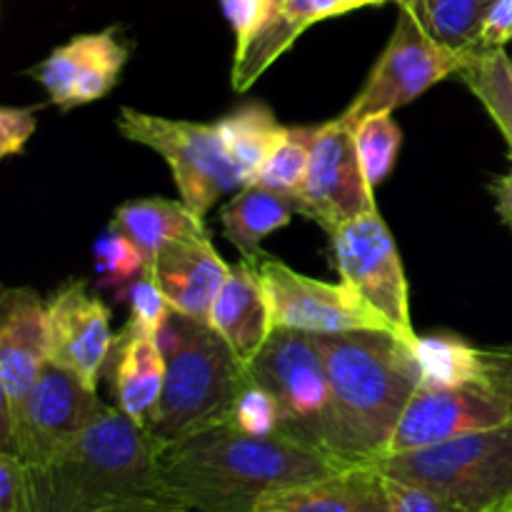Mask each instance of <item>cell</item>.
I'll use <instances>...</instances> for the list:
<instances>
[{"instance_id": "obj_1", "label": "cell", "mask_w": 512, "mask_h": 512, "mask_svg": "<svg viewBox=\"0 0 512 512\" xmlns=\"http://www.w3.org/2000/svg\"><path fill=\"white\" fill-rule=\"evenodd\" d=\"M165 493L193 512H250L265 493L343 470L338 460L285 435L255 438L228 423L158 448Z\"/></svg>"}, {"instance_id": "obj_2", "label": "cell", "mask_w": 512, "mask_h": 512, "mask_svg": "<svg viewBox=\"0 0 512 512\" xmlns=\"http://www.w3.org/2000/svg\"><path fill=\"white\" fill-rule=\"evenodd\" d=\"M330 380L328 453L345 468L388 455L395 428L423 383L415 343L393 330L315 335Z\"/></svg>"}, {"instance_id": "obj_3", "label": "cell", "mask_w": 512, "mask_h": 512, "mask_svg": "<svg viewBox=\"0 0 512 512\" xmlns=\"http://www.w3.org/2000/svg\"><path fill=\"white\" fill-rule=\"evenodd\" d=\"M30 512H155L180 508L165 493L158 445L108 405L55 458L28 465Z\"/></svg>"}, {"instance_id": "obj_4", "label": "cell", "mask_w": 512, "mask_h": 512, "mask_svg": "<svg viewBox=\"0 0 512 512\" xmlns=\"http://www.w3.org/2000/svg\"><path fill=\"white\" fill-rule=\"evenodd\" d=\"M165 383L145 430L158 448L228 423L248 365L210 323L173 313L160 333Z\"/></svg>"}, {"instance_id": "obj_5", "label": "cell", "mask_w": 512, "mask_h": 512, "mask_svg": "<svg viewBox=\"0 0 512 512\" xmlns=\"http://www.w3.org/2000/svg\"><path fill=\"white\" fill-rule=\"evenodd\" d=\"M373 468L425 485L463 512H505L512 508V420L433 448L385 455Z\"/></svg>"}, {"instance_id": "obj_6", "label": "cell", "mask_w": 512, "mask_h": 512, "mask_svg": "<svg viewBox=\"0 0 512 512\" xmlns=\"http://www.w3.org/2000/svg\"><path fill=\"white\" fill-rule=\"evenodd\" d=\"M245 365L248 378L263 385L278 403L280 435L330 455V380L315 335L275 328Z\"/></svg>"}, {"instance_id": "obj_7", "label": "cell", "mask_w": 512, "mask_h": 512, "mask_svg": "<svg viewBox=\"0 0 512 512\" xmlns=\"http://www.w3.org/2000/svg\"><path fill=\"white\" fill-rule=\"evenodd\" d=\"M118 130L123 138L155 150L168 163L180 200L198 218L205 220L223 195L238 193L245 185L215 123L173 120L125 105L118 113Z\"/></svg>"}, {"instance_id": "obj_8", "label": "cell", "mask_w": 512, "mask_h": 512, "mask_svg": "<svg viewBox=\"0 0 512 512\" xmlns=\"http://www.w3.org/2000/svg\"><path fill=\"white\" fill-rule=\"evenodd\" d=\"M108 408L98 388L50 360L18 405L0 408V453L43 465Z\"/></svg>"}, {"instance_id": "obj_9", "label": "cell", "mask_w": 512, "mask_h": 512, "mask_svg": "<svg viewBox=\"0 0 512 512\" xmlns=\"http://www.w3.org/2000/svg\"><path fill=\"white\" fill-rule=\"evenodd\" d=\"M333 263L343 283L360 295L365 305L393 333L415 343L418 333L410 323L408 280L393 233L380 210L340 225L333 235Z\"/></svg>"}, {"instance_id": "obj_10", "label": "cell", "mask_w": 512, "mask_h": 512, "mask_svg": "<svg viewBox=\"0 0 512 512\" xmlns=\"http://www.w3.org/2000/svg\"><path fill=\"white\" fill-rule=\"evenodd\" d=\"M458 70V55L430 40L410 10L400 5L398 23L383 55L373 65L353 103L338 118L353 128L370 113H393L400 105L413 103L440 80L458 75Z\"/></svg>"}, {"instance_id": "obj_11", "label": "cell", "mask_w": 512, "mask_h": 512, "mask_svg": "<svg viewBox=\"0 0 512 512\" xmlns=\"http://www.w3.org/2000/svg\"><path fill=\"white\" fill-rule=\"evenodd\" d=\"M512 420V398L490 380L463 385H423L415 390L390 440L388 455L433 448L475 430Z\"/></svg>"}, {"instance_id": "obj_12", "label": "cell", "mask_w": 512, "mask_h": 512, "mask_svg": "<svg viewBox=\"0 0 512 512\" xmlns=\"http://www.w3.org/2000/svg\"><path fill=\"white\" fill-rule=\"evenodd\" d=\"M298 210L323 225L328 235L378 210L375 188H370L360 165L353 128L340 118L318 125Z\"/></svg>"}, {"instance_id": "obj_13", "label": "cell", "mask_w": 512, "mask_h": 512, "mask_svg": "<svg viewBox=\"0 0 512 512\" xmlns=\"http://www.w3.org/2000/svg\"><path fill=\"white\" fill-rule=\"evenodd\" d=\"M258 270L268 290L275 328L300 330L308 335L390 330L345 283L308 278L273 258L260 260Z\"/></svg>"}, {"instance_id": "obj_14", "label": "cell", "mask_w": 512, "mask_h": 512, "mask_svg": "<svg viewBox=\"0 0 512 512\" xmlns=\"http://www.w3.org/2000/svg\"><path fill=\"white\" fill-rule=\"evenodd\" d=\"M50 360L98 388L100 370L115 345L110 310L73 280L50 298Z\"/></svg>"}, {"instance_id": "obj_15", "label": "cell", "mask_w": 512, "mask_h": 512, "mask_svg": "<svg viewBox=\"0 0 512 512\" xmlns=\"http://www.w3.org/2000/svg\"><path fill=\"white\" fill-rule=\"evenodd\" d=\"M0 313V395L10 408L50 363V310L30 288H8Z\"/></svg>"}, {"instance_id": "obj_16", "label": "cell", "mask_w": 512, "mask_h": 512, "mask_svg": "<svg viewBox=\"0 0 512 512\" xmlns=\"http://www.w3.org/2000/svg\"><path fill=\"white\" fill-rule=\"evenodd\" d=\"M150 275L168 298L173 313L210 323V313L230 275V265L215 250L208 233L170 243L158 255Z\"/></svg>"}, {"instance_id": "obj_17", "label": "cell", "mask_w": 512, "mask_h": 512, "mask_svg": "<svg viewBox=\"0 0 512 512\" xmlns=\"http://www.w3.org/2000/svg\"><path fill=\"white\" fill-rule=\"evenodd\" d=\"M250 512H390V508L383 473L373 465H353L270 490Z\"/></svg>"}, {"instance_id": "obj_18", "label": "cell", "mask_w": 512, "mask_h": 512, "mask_svg": "<svg viewBox=\"0 0 512 512\" xmlns=\"http://www.w3.org/2000/svg\"><path fill=\"white\" fill-rule=\"evenodd\" d=\"M210 325L225 338L243 363L260 353L275 330L273 308L253 260L230 265V275L210 313Z\"/></svg>"}, {"instance_id": "obj_19", "label": "cell", "mask_w": 512, "mask_h": 512, "mask_svg": "<svg viewBox=\"0 0 512 512\" xmlns=\"http://www.w3.org/2000/svg\"><path fill=\"white\" fill-rule=\"evenodd\" d=\"M335 15H345V0H285L243 48H235L233 88L245 93L300 38V33Z\"/></svg>"}, {"instance_id": "obj_20", "label": "cell", "mask_w": 512, "mask_h": 512, "mask_svg": "<svg viewBox=\"0 0 512 512\" xmlns=\"http://www.w3.org/2000/svg\"><path fill=\"white\" fill-rule=\"evenodd\" d=\"M113 353L110 385L115 408L145 428L165 383V353L160 340L125 325L115 338Z\"/></svg>"}, {"instance_id": "obj_21", "label": "cell", "mask_w": 512, "mask_h": 512, "mask_svg": "<svg viewBox=\"0 0 512 512\" xmlns=\"http://www.w3.org/2000/svg\"><path fill=\"white\" fill-rule=\"evenodd\" d=\"M110 223L140 250L148 270L170 243L205 233L203 218H198L183 200L165 198H140L123 203L115 210Z\"/></svg>"}, {"instance_id": "obj_22", "label": "cell", "mask_w": 512, "mask_h": 512, "mask_svg": "<svg viewBox=\"0 0 512 512\" xmlns=\"http://www.w3.org/2000/svg\"><path fill=\"white\" fill-rule=\"evenodd\" d=\"M298 210L293 198L258 183H248L230 198L220 210L223 235L245 255V260L258 258V248L268 235L285 228Z\"/></svg>"}, {"instance_id": "obj_23", "label": "cell", "mask_w": 512, "mask_h": 512, "mask_svg": "<svg viewBox=\"0 0 512 512\" xmlns=\"http://www.w3.org/2000/svg\"><path fill=\"white\" fill-rule=\"evenodd\" d=\"M230 160L243 175L245 185L253 183L273 150L285 135V125L275 120L265 103H245L215 123Z\"/></svg>"}, {"instance_id": "obj_24", "label": "cell", "mask_w": 512, "mask_h": 512, "mask_svg": "<svg viewBox=\"0 0 512 512\" xmlns=\"http://www.w3.org/2000/svg\"><path fill=\"white\" fill-rule=\"evenodd\" d=\"M423 33L458 58L480 48L488 0H400Z\"/></svg>"}, {"instance_id": "obj_25", "label": "cell", "mask_w": 512, "mask_h": 512, "mask_svg": "<svg viewBox=\"0 0 512 512\" xmlns=\"http://www.w3.org/2000/svg\"><path fill=\"white\" fill-rule=\"evenodd\" d=\"M458 75L485 105L512 150V65L505 48H478L463 55Z\"/></svg>"}, {"instance_id": "obj_26", "label": "cell", "mask_w": 512, "mask_h": 512, "mask_svg": "<svg viewBox=\"0 0 512 512\" xmlns=\"http://www.w3.org/2000/svg\"><path fill=\"white\" fill-rule=\"evenodd\" d=\"M113 33L115 30L75 35L73 40H68L65 45L55 48L53 53L33 70V78L43 85L50 103L58 105L60 110L75 108L73 98L75 88H78V80L83 78V73L90 68V63L98 58L100 50L108 45Z\"/></svg>"}, {"instance_id": "obj_27", "label": "cell", "mask_w": 512, "mask_h": 512, "mask_svg": "<svg viewBox=\"0 0 512 512\" xmlns=\"http://www.w3.org/2000/svg\"><path fill=\"white\" fill-rule=\"evenodd\" d=\"M413 348L423 370V385H463L488 380L483 350L470 348L453 335H418Z\"/></svg>"}, {"instance_id": "obj_28", "label": "cell", "mask_w": 512, "mask_h": 512, "mask_svg": "<svg viewBox=\"0 0 512 512\" xmlns=\"http://www.w3.org/2000/svg\"><path fill=\"white\" fill-rule=\"evenodd\" d=\"M315 133H318V125H313V128H305V125L303 128H285L283 140L273 150L263 170L255 175L253 183L275 190V193L288 195V198L298 203L305 178H308Z\"/></svg>"}, {"instance_id": "obj_29", "label": "cell", "mask_w": 512, "mask_h": 512, "mask_svg": "<svg viewBox=\"0 0 512 512\" xmlns=\"http://www.w3.org/2000/svg\"><path fill=\"white\" fill-rule=\"evenodd\" d=\"M355 148L370 188H380L393 173L403 133L393 120V113H370L353 125Z\"/></svg>"}, {"instance_id": "obj_30", "label": "cell", "mask_w": 512, "mask_h": 512, "mask_svg": "<svg viewBox=\"0 0 512 512\" xmlns=\"http://www.w3.org/2000/svg\"><path fill=\"white\" fill-rule=\"evenodd\" d=\"M93 255L98 283L103 288L115 290L118 298H123L130 283H135L140 275L150 273L140 250L113 223L98 235V240L93 245Z\"/></svg>"}, {"instance_id": "obj_31", "label": "cell", "mask_w": 512, "mask_h": 512, "mask_svg": "<svg viewBox=\"0 0 512 512\" xmlns=\"http://www.w3.org/2000/svg\"><path fill=\"white\" fill-rule=\"evenodd\" d=\"M228 425L245 435H255V438L280 435V408L263 385L253 383L248 378L238 400H235L233 410H230Z\"/></svg>"}, {"instance_id": "obj_32", "label": "cell", "mask_w": 512, "mask_h": 512, "mask_svg": "<svg viewBox=\"0 0 512 512\" xmlns=\"http://www.w3.org/2000/svg\"><path fill=\"white\" fill-rule=\"evenodd\" d=\"M123 298L128 300L130 308L128 328L160 338V333H163L165 325H168L170 315H173V308H170L168 298L163 295L160 285L155 283L153 275H140L135 283H130V288L125 290Z\"/></svg>"}, {"instance_id": "obj_33", "label": "cell", "mask_w": 512, "mask_h": 512, "mask_svg": "<svg viewBox=\"0 0 512 512\" xmlns=\"http://www.w3.org/2000/svg\"><path fill=\"white\" fill-rule=\"evenodd\" d=\"M385 493H388L390 512H463L448 503L443 495L433 493L425 485L408 483V480L385 478Z\"/></svg>"}, {"instance_id": "obj_34", "label": "cell", "mask_w": 512, "mask_h": 512, "mask_svg": "<svg viewBox=\"0 0 512 512\" xmlns=\"http://www.w3.org/2000/svg\"><path fill=\"white\" fill-rule=\"evenodd\" d=\"M0 512H30L28 465L10 453H0Z\"/></svg>"}, {"instance_id": "obj_35", "label": "cell", "mask_w": 512, "mask_h": 512, "mask_svg": "<svg viewBox=\"0 0 512 512\" xmlns=\"http://www.w3.org/2000/svg\"><path fill=\"white\" fill-rule=\"evenodd\" d=\"M220 8L235 33V48H243L270 18V0H220Z\"/></svg>"}, {"instance_id": "obj_36", "label": "cell", "mask_w": 512, "mask_h": 512, "mask_svg": "<svg viewBox=\"0 0 512 512\" xmlns=\"http://www.w3.org/2000/svg\"><path fill=\"white\" fill-rule=\"evenodd\" d=\"M35 133V115L28 108H3L0 110V155L20 153L30 135Z\"/></svg>"}, {"instance_id": "obj_37", "label": "cell", "mask_w": 512, "mask_h": 512, "mask_svg": "<svg viewBox=\"0 0 512 512\" xmlns=\"http://www.w3.org/2000/svg\"><path fill=\"white\" fill-rule=\"evenodd\" d=\"M512 40V0H493L485 13L480 48H505Z\"/></svg>"}, {"instance_id": "obj_38", "label": "cell", "mask_w": 512, "mask_h": 512, "mask_svg": "<svg viewBox=\"0 0 512 512\" xmlns=\"http://www.w3.org/2000/svg\"><path fill=\"white\" fill-rule=\"evenodd\" d=\"M483 360L485 375H488L490 383L512 398V345L483 350Z\"/></svg>"}, {"instance_id": "obj_39", "label": "cell", "mask_w": 512, "mask_h": 512, "mask_svg": "<svg viewBox=\"0 0 512 512\" xmlns=\"http://www.w3.org/2000/svg\"><path fill=\"white\" fill-rule=\"evenodd\" d=\"M512 158V155H510ZM495 195H498V210L500 215H503L505 223L512 228V170L505 178H500L498 183H495Z\"/></svg>"}, {"instance_id": "obj_40", "label": "cell", "mask_w": 512, "mask_h": 512, "mask_svg": "<svg viewBox=\"0 0 512 512\" xmlns=\"http://www.w3.org/2000/svg\"><path fill=\"white\" fill-rule=\"evenodd\" d=\"M358 8H365V0H345V13H350V10H358Z\"/></svg>"}, {"instance_id": "obj_41", "label": "cell", "mask_w": 512, "mask_h": 512, "mask_svg": "<svg viewBox=\"0 0 512 512\" xmlns=\"http://www.w3.org/2000/svg\"><path fill=\"white\" fill-rule=\"evenodd\" d=\"M283 3H285V0H270V15H273L275 10H278Z\"/></svg>"}, {"instance_id": "obj_42", "label": "cell", "mask_w": 512, "mask_h": 512, "mask_svg": "<svg viewBox=\"0 0 512 512\" xmlns=\"http://www.w3.org/2000/svg\"><path fill=\"white\" fill-rule=\"evenodd\" d=\"M155 512H193V510H185V508H165V510H155Z\"/></svg>"}, {"instance_id": "obj_43", "label": "cell", "mask_w": 512, "mask_h": 512, "mask_svg": "<svg viewBox=\"0 0 512 512\" xmlns=\"http://www.w3.org/2000/svg\"><path fill=\"white\" fill-rule=\"evenodd\" d=\"M380 3H388V0H365V5H380Z\"/></svg>"}, {"instance_id": "obj_44", "label": "cell", "mask_w": 512, "mask_h": 512, "mask_svg": "<svg viewBox=\"0 0 512 512\" xmlns=\"http://www.w3.org/2000/svg\"><path fill=\"white\" fill-rule=\"evenodd\" d=\"M510 65H512V55H510Z\"/></svg>"}, {"instance_id": "obj_45", "label": "cell", "mask_w": 512, "mask_h": 512, "mask_svg": "<svg viewBox=\"0 0 512 512\" xmlns=\"http://www.w3.org/2000/svg\"><path fill=\"white\" fill-rule=\"evenodd\" d=\"M505 512H512V508H510V510H505Z\"/></svg>"}, {"instance_id": "obj_46", "label": "cell", "mask_w": 512, "mask_h": 512, "mask_svg": "<svg viewBox=\"0 0 512 512\" xmlns=\"http://www.w3.org/2000/svg\"><path fill=\"white\" fill-rule=\"evenodd\" d=\"M488 3H493V0H488Z\"/></svg>"}]
</instances>
